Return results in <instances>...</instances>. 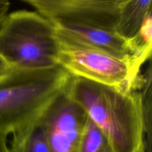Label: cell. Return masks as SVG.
<instances>
[{"mask_svg":"<svg viewBox=\"0 0 152 152\" xmlns=\"http://www.w3.org/2000/svg\"><path fill=\"white\" fill-rule=\"evenodd\" d=\"M64 94L102 131L114 152H145L142 90L129 93L71 76Z\"/></svg>","mask_w":152,"mask_h":152,"instance_id":"cell-1","label":"cell"},{"mask_svg":"<svg viewBox=\"0 0 152 152\" xmlns=\"http://www.w3.org/2000/svg\"><path fill=\"white\" fill-rule=\"evenodd\" d=\"M71 75L62 67L13 70L0 79V132L13 134L39 121L65 93Z\"/></svg>","mask_w":152,"mask_h":152,"instance_id":"cell-2","label":"cell"},{"mask_svg":"<svg viewBox=\"0 0 152 152\" xmlns=\"http://www.w3.org/2000/svg\"><path fill=\"white\" fill-rule=\"evenodd\" d=\"M59 39L54 24L37 11L7 13L0 25V56L13 70L57 66Z\"/></svg>","mask_w":152,"mask_h":152,"instance_id":"cell-3","label":"cell"},{"mask_svg":"<svg viewBox=\"0 0 152 152\" xmlns=\"http://www.w3.org/2000/svg\"><path fill=\"white\" fill-rule=\"evenodd\" d=\"M57 34V33H56ZM56 64L71 76L129 93L142 90L145 75L142 66L87 46L77 45L59 37Z\"/></svg>","mask_w":152,"mask_h":152,"instance_id":"cell-4","label":"cell"},{"mask_svg":"<svg viewBox=\"0 0 152 152\" xmlns=\"http://www.w3.org/2000/svg\"><path fill=\"white\" fill-rule=\"evenodd\" d=\"M53 22L114 31L122 0H22Z\"/></svg>","mask_w":152,"mask_h":152,"instance_id":"cell-5","label":"cell"},{"mask_svg":"<svg viewBox=\"0 0 152 152\" xmlns=\"http://www.w3.org/2000/svg\"><path fill=\"white\" fill-rule=\"evenodd\" d=\"M88 117L65 94L59 96L42 118L50 152H79Z\"/></svg>","mask_w":152,"mask_h":152,"instance_id":"cell-6","label":"cell"},{"mask_svg":"<svg viewBox=\"0 0 152 152\" xmlns=\"http://www.w3.org/2000/svg\"><path fill=\"white\" fill-rule=\"evenodd\" d=\"M53 22V21H52ZM58 36L77 45L87 46L123 59L134 61L142 66L131 39L114 31L65 22H53Z\"/></svg>","mask_w":152,"mask_h":152,"instance_id":"cell-7","label":"cell"},{"mask_svg":"<svg viewBox=\"0 0 152 152\" xmlns=\"http://www.w3.org/2000/svg\"><path fill=\"white\" fill-rule=\"evenodd\" d=\"M151 0H122L115 31L123 38H133L151 13Z\"/></svg>","mask_w":152,"mask_h":152,"instance_id":"cell-8","label":"cell"},{"mask_svg":"<svg viewBox=\"0 0 152 152\" xmlns=\"http://www.w3.org/2000/svg\"><path fill=\"white\" fill-rule=\"evenodd\" d=\"M10 152H50L42 119L12 134Z\"/></svg>","mask_w":152,"mask_h":152,"instance_id":"cell-9","label":"cell"},{"mask_svg":"<svg viewBox=\"0 0 152 152\" xmlns=\"http://www.w3.org/2000/svg\"><path fill=\"white\" fill-rule=\"evenodd\" d=\"M79 152H114L105 134L88 117L82 134Z\"/></svg>","mask_w":152,"mask_h":152,"instance_id":"cell-10","label":"cell"},{"mask_svg":"<svg viewBox=\"0 0 152 152\" xmlns=\"http://www.w3.org/2000/svg\"><path fill=\"white\" fill-rule=\"evenodd\" d=\"M145 83L142 88L143 114L145 128V142L146 148L151 146V65L149 64L147 72L145 74Z\"/></svg>","mask_w":152,"mask_h":152,"instance_id":"cell-11","label":"cell"},{"mask_svg":"<svg viewBox=\"0 0 152 152\" xmlns=\"http://www.w3.org/2000/svg\"><path fill=\"white\" fill-rule=\"evenodd\" d=\"M13 70V68L7 63V62L1 56H0V79L5 77Z\"/></svg>","mask_w":152,"mask_h":152,"instance_id":"cell-12","label":"cell"},{"mask_svg":"<svg viewBox=\"0 0 152 152\" xmlns=\"http://www.w3.org/2000/svg\"><path fill=\"white\" fill-rule=\"evenodd\" d=\"M10 3L8 0H0V25L7 14Z\"/></svg>","mask_w":152,"mask_h":152,"instance_id":"cell-13","label":"cell"},{"mask_svg":"<svg viewBox=\"0 0 152 152\" xmlns=\"http://www.w3.org/2000/svg\"><path fill=\"white\" fill-rule=\"evenodd\" d=\"M7 137L8 135L0 132V152H10Z\"/></svg>","mask_w":152,"mask_h":152,"instance_id":"cell-14","label":"cell"}]
</instances>
